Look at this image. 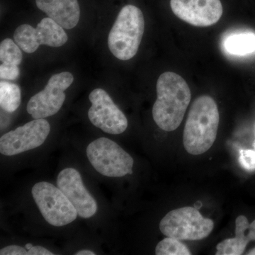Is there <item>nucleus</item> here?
Returning <instances> with one entry per match:
<instances>
[{"mask_svg": "<svg viewBox=\"0 0 255 255\" xmlns=\"http://www.w3.org/2000/svg\"><path fill=\"white\" fill-rule=\"evenodd\" d=\"M156 90L157 100L152 107L154 121L164 131H173L182 124L190 104V88L180 75L165 72L159 77Z\"/></svg>", "mask_w": 255, "mask_h": 255, "instance_id": "1", "label": "nucleus"}, {"mask_svg": "<svg viewBox=\"0 0 255 255\" xmlns=\"http://www.w3.org/2000/svg\"><path fill=\"white\" fill-rule=\"evenodd\" d=\"M220 115L212 97L202 95L191 106L183 134L184 148L188 153L199 155L214 145L217 137Z\"/></svg>", "mask_w": 255, "mask_h": 255, "instance_id": "2", "label": "nucleus"}, {"mask_svg": "<svg viewBox=\"0 0 255 255\" xmlns=\"http://www.w3.org/2000/svg\"><path fill=\"white\" fill-rule=\"evenodd\" d=\"M145 30V19L141 10L133 5L124 6L111 29L108 46L118 59L128 60L138 50Z\"/></svg>", "mask_w": 255, "mask_h": 255, "instance_id": "3", "label": "nucleus"}, {"mask_svg": "<svg viewBox=\"0 0 255 255\" xmlns=\"http://www.w3.org/2000/svg\"><path fill=\"white\" fill-rule=\"evenodd\" d=\"M214 228L212 220L204 218L190 206L169 211L159 223V230L164 236L179 241H201L207 238Z\"/></svg>", "mask_w": 255, "mask_h": 255, "instance_id": "4", "label": "nucleus"}, {"mask_svg": "<svg viewBox=\"0 0 255 255\" xmlns=\"http://www.w3.org/2000/svg\"><path fill=\"white\" fill-rule=\"evenodd\" d=\"M87 155L97 172L108 177H122L132 173L134 160L117 143L100 137L89 144Z\"/></svg>", "mask_w": 255, "mask_h": 255, "instance_id": "5", "label": "nucleus"}, {"mask_svg": "<svg viewBox=\"0 0 255 255\" xmlns=\"http://www.w3.org/2000/svg\"><path fill=\"white\" fill-rule=\"evenodd\" d=\"M31 193L42 216L51 226H66L77 219L76 209L63 191L53 184L37 183L32 188Z\"/></svg>", "mask_w": 255, "mask_h": 255, "instance_id": "6", "label": "nucleus"}, {"mask_svg": "<svg viewBox=\"0 0 255 255\" xmlns=\"http://www.w3.org/2000/svg\"><path fill=\"white\" fill-rule=\"evenodd\" d=\"M73 81V75L68 72L53 75L44 90L28 101V113L34 119L46 118L58 113L65 100V91Z\"/></svg>", "mask_w": 255, "mask_h": 255, "instance_id": "7", "label": "nucleus"}, {"mask_svg": "<svg viewBox=\"0 0 255 255\" xmlns=\"http://www.w3.org/2000/svg\"><path fill=\"white\" fill-rule=\"evenodd\" d=\"M14 41L25 53H34L41 45L60 47L68 41L64 28L50 17L43 18L34 28L22 24L15 30Z\"/></svg>", "mask_w": 255, "mask_h": 255, "instance_id": "8", "label": "nucleus"}, {"mask_svg": "<svg viewBox=\"0 0 255 255\" xmlns=\"http://www.w3.org/2000/svg\"><path fill=\"white\" fill-rule=\"evenodd\" d=\"M50 130V124L46 119H34L3 135L0 138V152L13 156L37 148L43 145Z\"/></svg>", "mask_w": 255, "mask_h": 255, "instance_id": "9", "label": "nucleus"}, {"mask_svg": "<svg viewBox=\"0 0 255 255\" xmlns=\"http://www.w3.org/2000/svg\"><path fill=\"white\" fill-rule=\"evenodd\" d=\"M89 100L92 107L88 111V117L95 127L113 135L122 133L127 130V117L105 90L95 89L89 96Z\"/></svg>", "mask_w": 255, "mask_h": 255, "instance_id": "10", "label": "nucleus"}, {"mask_svg": "<svg viewBox=\"0 0 255 255\" xmlns=\"http://www.w3.org/2000/svg\"><path fill=\"white\" fill-rule=\"evenodd\" d=\"M170 6L178 18L197 27L216 24L223 12L220 0H171Z\"/></svg>", "mask_w": 255, "mask_h": 255, "instance_id": "11", "label": "nucleus"}, {"mask_svg": "<svg viewBox=\"0 0 255 255\" xmlns=\"http://www.w3.org/2000/svg\"><path fill=\"white\" fill-rule=\"evenodd\" d=\"M57 184L82 219H90L97 213V202L84 185L77 169L72 167L63 169L58 174Z\"/></svg>", "mask_w": 255, "mask_h": 255, "instance_id": "12", "label": "nucleus"}, {"mask_svg": "<svg viewBox=\"0 0 255 255\" xmlns=\"http://www.w3.org/2000/svg\"><path fill=\"white\" fill-rule=\"evenodd\" d=\"M36 3L38 9L65 29L75 28L80 21L78 0H36Z\"/></svg>", "mask_w": 255, "mask_h": 255, "instance_id": "13", "label": "nucleus"}, {"mask_svg": "<svg viewBox=\"0 0 255 255\" xmlns=\"http://www.w3.org/2000/svg\"><path fill=\"white\" fill-rule=\"evenodd\" d=\"M235 233V238L225 240L217 245L216 255H243L248 243L255 241V220L250 223L246 216H238Z\"/></svg>", "mask_w": 255, "mask_h": 255, "instance_id": "14", "label": "nucleus"}, {"mask_svg": "<svg viewBox=\"0 0 255 255\" xmlns=\"http://www.w3.org/2000/svg\"><path fill=\"white\" fill-rule=\"evenodd\" d=\"M224 48L233 55L251 54L255 50V34L246 32L230 35L225 40Z\"/></svg>", "mask_w": 255, "mask_h": 255, "instance_id": "15", "label": "nucleus"}, {"mask_svg": "<svg viewBox=\"0 0 255 255\" xmlns=\"http://www.w3.org/2000/svg\"><path fill=\"white\" fill-rule=\"evenodd\" d=\"M21 104V90L16 84L0 82V106L6 112L12 113Z\"/></svg>", "mask_w": 255, "mask_h": 255, "instance_id": "16", "label": "nucleus"}, {"mask_svg": "<svg viewBox=\"0 0 255 255\" xmlns=\"http://www.w3.org/2000/svg\"><path fill=\"white\" fill-rule=\"evenodd\" d=\"M22 53L16 42L6 38L0 44V60L1 63L19 65L22 61Z\"/></svg>", "mask_w": 255, "mask_h": 255, "instance_id": "17", "label": "nucleus"}, {"mask_svg": "<svg viewBox=\"0 0 255 255\" xmlns=\"http://www.w3.org/2000/svg\"><path fill=\"white\" fill-rule=\"evenodd\" d=\"M157 255H190L187 247L175 238L167 237L159 242L155 248Z\"/></svg>", "mask_w": 255, "mask_h": 255, "instance_id": "18", "label": "nucleus"}, {"mask_svg": "<svg viewBox=\"0 0 255 255\" xmlns=\"http://www.w3.org/2000/svg\"><path fill=\"white\" fill-rule=\"evenodd\" d=\"M239 162L242 167L248 171L255 170V150H241L240 152Z\"/></svg>", "mask_w": 255, "mask_h": 255, "instance_id": "19", "label": "nucleus"}, {"mask_svg": "<svg viewBox=\"0 0 255 255\" xmlns=\"http://www.w3.org/2000/svg\"><path fill=\"white\" fill-rule=\"evenodd\" d=\"M18 65L1 63L0 65V78L3 80H15L19 76Z\"/></svg>", "mask_w": 255, "mask_h": 255, "instance_id": "20", "label": "nucleus"}, {"mask_svg": "<svg viewBox=\"0 0 255 255\" xmlns=\"http://www.w3.org/2000/svg\"><path fill=\"white\" fill-rule=\"evenodd\" d=\"M27 250L22 247L10 246L5 247L0 251L1 255H27Z\"/></svg>", "mask_w": 255, "mask_h": 255, "instance_id": "21", "label": "nucleus"}, {"mask_svg": "<svg viewBox=\"0 0 255 255\" xmlns=\"http://www.w3.org/2000/svg\"><path fill=\"white\" fill-rule=\"evenodd\" d=\"M27 255H53V253L41 246H33L27 251Z\"/></svg>", "mask_w": 255, "mask_h": 255, "instance_id": "22", "label": "nucleus"}, {"mask_svg": "<svg viewBox=\"0 0 255 255\" xmlns=\"http://www.w3.org/2000/svg\"><path fill=\"white\" fill-rule=\"evenodd\" d=\"M76 255H95L94 252L88 251V250H82L81 251H79L78 253H75Z\"/></svg>", "mask_w": 255, "mask_h": 255, "instance_id": "23", "label": "nucleus"}, {"mask_svg": "<svg viewBox=\"0 0 255 255\" xmlns=\"http://www.w3.org/2000/svg\"><path fill=\"white\" fill-rule=\"evenodd\" d=\"M248 255H255V248L248 252Z\"/></svg>", "mask_w": 255, "mask_h": 255, "instance_id": "24", "label": "nucleus"}, {"mask_svg": "<svg viewBox=\"0 0 255 255\" xmlns=\"http://www.w3.org/2000/svg\"><path fill=\"white\" fill-rule=\"evenodd\" d=\"M33 246L31 244V243H28V244H26V246H25V248H26V249L28 251V250L31 249Z\"/></svg>", "mask_w": 255, "mask_h": 255, "instance_id": "25", "label": "nucleus"}, {"mask_svg": "<svg viewBox=\"0 0 255 255\" xmlns=\"http://www.w3.org/2000/svg\"><path fill=\"white\" fill-rule=\"evenodd\" d=\"M254 145H255V144H254Z\"/></svg>", "mask_w": 255, "mask_h": 255, "instance_id": "26", "label": "nucleus"}]
</instances>
